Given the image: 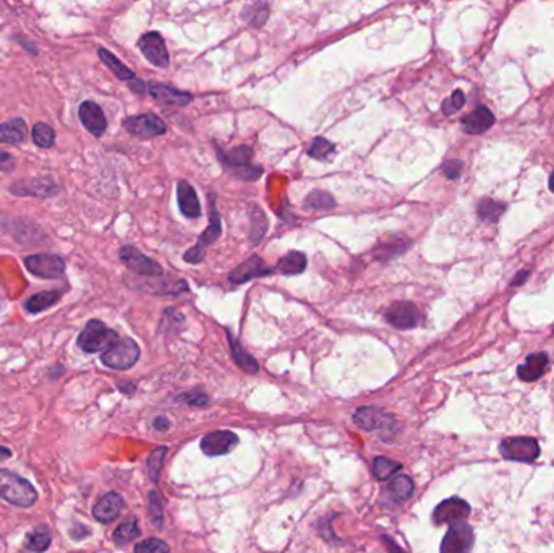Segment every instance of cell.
<instances>
[{"instance_id":"obj_1","label":"cell","mask_w":554,"mask_h":553,"mask_svg":"<svg viewBox=\"0 0 554 553\" xmlns=\"http://www.w3.org/2000/svg\"><path fill=\"white\" fill-rule=\"evenodd\" d=\"M217 154H219L222 166L235 179L255 182L263 175V168L253 164V149L250 146L240 144V146L232 148L230 151L226 153L221 148H217Z\"/></svg>"},{"instance_id":"obj_2","label":"cell","mask_w":554,"mask_h":553,"mask_svg":"<svg viewBox=\"0 0 554 553\" xmlns=\"http://www.w3.org/2000/svg\"><path fill=\"white\" fill-rule=\"evenodd\" d=\"M0 498L20 508H29L38 500V492L27 479L7 469H0Z\"/></svg>"},{"instance_id":"obj_3","label":"cell","mask_w":554,"mask_h":553,"mask_svg":"<svg viewBox=\"0 0 554 553\" xmlns=\"http://www.w3.org/2000/svg\"><path fill=\"white\" fill-rule=\"evenodd\" d=\"M120 339L118 334L113 329L107 328L101 320H90L86 323V327L80 333L76 344L81 350H85L88 354L95 353H106L107 349H111L117 341Z\"/></svg>"},{"instance_id":"obj_4","label":"cell","mask_w":554,"mask_h":553,"mask_svg":"<svg viewBox=\"0 0 554 553\" xmlns=\"http://www.w3.org/2000/svg\"><path fill=\"white\" fill-rule=\"evenodd\" d=\"M208 200H209V224L205 229L203 234L200 235L198 242H196L188 252H185L183 255V260L186 263H190V265H198V263L203 261V258L206 255V249H208L211 244H214L222 234V222H221V214L216 206V196L209 195Z\"/></svg>"},{"instance_id":"obj_5","label":"cell","mask_w":554,"mask_h":553,"mask_svg":"<svg viewBox=\"0 0 554 553\" xmlns=\"http://www.w3.org/2000/svg\"><path fill=\"white\" fill-rule=\"evenodd\" d=\"M139 359V348L130 338H120L111 349L102 353L101 362L109 369L128 370Z\"/></svg>"},{"instance_id":"obj_6","label":"cell","mask_w":554,"mask_h":553,"mask_svg":"<svg viewBox=\"0 0 554 553\" xmlns=\"http://www.w3.org/2000/svg\"><path fill=\"white\" fill-rule=\"evenodd\" d=\"M65 260L55 253H36L25 258V268L43 279H59L65 275Z\"/></svg>"},{"instance_id":"obj_7","label":"cell","mask_w":554,"mask_h":553,"mask_svg":"<svg viewBox=\"0 0 554 553\" xmlns=\"http://www.w3.org/2000/svg\"><path fill=\"white\" fill-rule=\"evenodd\" d=\"M118 257H120L123 265H125L132 273H134V275L149 276V278L164 276L162 266L154 260H151L149 257L143 255L137 247L123 245L120 252H118Z\"/></svg>"},{"instance_id":"obj_8","label":"cell","mask_w":554,"mask_h":553,"mask_svg":"<svg viewBox=\"0 0 554 553\" xmlns=\"http://www.w3.org/2000/svg\"><path fill=\"white\" fill-rule=\"evenodd\" d=\"M499 451L504 459L519 463H532L540 456V446L536 440L527 437L507 438L499 444Z\"/></svg>"},{"instance_id":"obj_9","label":"cell","mask_w":554,"mask_h":553,"mask_svg":"<svg viewBox=\"0 0 554 553\" xmlns=\"http://www.w3.org/2000/svg\"><path fill=\"white\" fill-rule=\"evenodd\" d=\"M123 127L130 135L139 138L160 137L167 132L164 121L156 114H139V116H130L123 121Z\"/></svg>"},{"instance_id":"obj_10","label":"cell","mask_w":554,"mask_h":553,"mask_svg":"<svg viewBox=\"0 0 554 553\" xmlns=\"http://www.w3.org/2000/svg\"><path fill=\"white\" fill-rule=\"evenodd\" d=\"M475 534L472 526L459 523L449 527L441 542V553H469L472 550Z\"/></svg>"},{"instance_id":"obj_11","label":"cell","mask_w":554,"mask_h":553,"mask_svg":"<svg viewBox=\"0 0 554 553\" xmlns=\"http://www.w3.org/2000/svg\"><path fill=\"white\" fill-rule=\"evenodd\" d=\"M10 193L17 196H33V198H49L60 192V187L50 177H36L20 180L8 189Z\"/></svg>"},{"instance_id":"obj_12","label":"cell","mask_w":554,"mask_h":553,"mask_svg":"<svg viewBox=\"0 0 554 553\" xmlns=\"http://www.w3.org/2000/svg\"><path fill=\"white\" fill-rule=\"evenodd\" d=\"M386 320L397 329H412L420 325L422 313L415 303L401 301L386 310Z\"/></svg>"},{"instance_id":"obj_13","label":"cell","mask_w":554,"mask_h":553,"mask_svg":"<svg viewBox=\"0 0 554 553\" xmlns=\"http://www.w3.org/2000/svg\"><path fill=\"white\" fill-rule=\"evenodd\" d=\"M470 514V505L462 498H448L439 503L433 511L434 524H459Z\"/></svg>"},{"instance_id":"obj_14","label":"cell","mask_w":554,"mask_h":553,"mask_svg":"<svg viewBox=\"0 0 554 553\" xmlns=\"http://www.w3.org/2000/svg\"><path fill=\"white\" fill-rule=\"evenodd\" d=\"M138 48L153 65L160 67V69H167L169 67L170 59L167 48H165L162 36L158 31H149V33L143 34L138 41Z\"/></svg>"},{"instance_id":"obj_15","label":"cell","mask_w":554,"mask_h":553,"mask_svg":"<svg viewBox=\"0 0 554 553\" xmlns=\"http://www.w3.org/2000/svg\"><path fill=\"white\" fill-rule=\"evenodd\" d=\"M354 422L360 428H363V430H368V432H373V430L394 432V427H396L394 417L386 414V412H382L380 409H376V407H360V409L355 412Z\"/></svg>"},{"instance_id":"obj_16","label":"cell","mask_w":554,"mask_h":553,"mask_svg":"<svg viewBox=\"0 0 554 553\" xmlns=\"http://www.w3.org/2000/svg\"><path fill=\"white\" fill-rule=\"evenodd\" d=\"M274 273V268L268 266L264 260H261L258 255H251L250 258H247L245 261L240 263L237 268L230 271L229 279L234 284H243L251 281V279L261 278V276H269Z\"/></svg>"},{"instance_id":"obj_17","label":"cell","mask_w":554,"mask_h":553,"mask_svg":"<svg viewBox=\"0 0 554 553\" xmlns=\"http://www.w3.org/2000/svg\"><path fill=\"white\" fill-rule=\"evenodd\" d=\"M78 116L83 127H85L91 135L95 137L104 135L107 128V118L99 104H96L95 101H83L80 104Z\"/></svg>"},{"instance_id":"obj_18","label":"cell","mask_w":554,"mask_h":553,"mask_svg":"<svg viewBox=\"0 0 554 553\" xmlns=\"http://www.w3.org/2000/svg\"><path fill=\"white\" fill-rule=\"evenodd\" d=\"M238 444V437L229 430H217L208 433L201 440V449L208 456H222L230 453Z\"/></svg>"},{"instance_id":"obj_19","label":"cell","mask_w":554,"mask_h":553,"mask_svg":"<svg viewBox=\"0 0 554 553\" xmlns=\"http://www.w3.org/2000/svg\"><path fill=\"white\" fill-rule=\"evenodd\" d=\"M123 508V498L122 495L117 492H109L96 501V505L92 506V516L96 521H99L102 524H109L112 521H116L120 514Z\"/></svg>"},{"instance_id":"obj_20","label":"cell","mask_w":554,"mask_h":553,"mask_svg":"<svg viewBox=\"0 0 554 553\" xmlns=\"http://www.w3.org/2000/svg\"><path fill=\"white\" fill-rule=\"evenodd\" d=\"M146 95L167 106H186L191 101V95L185 91L175 90L172 86L162 83H146Z\"/></svg>"},{"instance_id":"obj_21","label":"cell","mask_w":554,"mask_h":553,"mask_svg":"<svg viewBox=\"0 0 554 553\" xmlns=\"http://www.w3.org/2000/svg\"><path fill=\"white\" fill-rule=\"evenodd\" d=\"M177 201L179 208L182 211V214L188 219H196L201 216V205L196 195L195 189L186 182V180H180L177 184Z\"/></svg>"},{"instance_id":"obj_22","label":"cell","mask_w":554,"mask_h":553,"mask_svg":"<svg viewBox=\"0 0 554 553\" xmlns=\"http://www.w3.org/2000/svg\"><path fill=\"white\" fill-rule=\"evenodd\" d=\"M494 123L493 112L486 107H478L473 112H470L467 117L462 118V127L465 133L470 135H478L488 130V128Z\"/></svg>"},{"instance_id":"obj_23","label":"cell","mask_w":554,"mask_h":553,"mask_svg":"<svg viewBox=\"0 0 554 553\" xmlns=\"http://www.w3.org/2000/svg\"><path fill=\"white\" fill-rule=\"evenodd\" d=\"M408 245H410V242H408L407 239H403V237L391 235V237H386V239H382L380 244L373 249V255L376 257V260L387 261V260H391V258H394V257L401 255V253L406 252L408 249Z\"/></svg>"},{"instance_id":"obj_24","label":"cell","mask_w":554,"mask_h":553,"mask_svg":"<svg viewBox=\"0 0 554 553\" xmlns=\"http://www.w3.org/2000/svg\"><path fill=\"white\" fill-rule=\"evenodd\" d=\"M28 125L22 117H15L12 121L0 123V143L20 144L27 139Z\"/></svg>"},{"instance_id":"obj_25","label":"cell","mask_w":554,"mask_h":553,"mask_svg":"<svg viewBox=\"0 0 554 553\" xmlns=\"http://www.w3.org/2000/svg\"><path fill=\"white\" fill-rule=\"evenodd\" d=\"M548 367V355L545 353L532 354L530 357L525 360V364H522L517 370L519 378L524 381H535L545 374Z\"/></svg>"},{"instance_id":"obj_26","label":"cell","mask_w":554,"mask_h":553,"mask_svg":"<svg viewBox=\"0 0 554 553\" xmlns=\"http://www.w3.org/2000/svg\"><path fill=\"white\" fill-rule=\"evenodd\" d=\"M305 268H307V257H305V253L292 250L277 261L274 271L286 276H297L305 271Z\"/></svg>"},{"instance_id":"obj_27","label":"cell","mask_w":554,"mask_h":553,"mask_svg":"<svg viewBox=\"0 0 554 553\" xmlns=\"http://www.w3.org/2000/svg\"><path fill=\"white\" fill-rule=\"evenodd\" d=\"M227 334H229L230 353H232V357H234V360H235V364L240 367L242 370H245L247 374H256L258 369H260L256 359L242 348L240 341H238L234 334H232L230 332H227Z\"/></svg>"},{"instance_id":"obj_28","label":"cell","mask_w":554,"mask_h":553,"mask_svg":"<svg viewBox=\"0 0 554 553\" xmlns=\"http://www.w3.org/2000/svg\"><path fill=\"white\" fill-rule=\"evenodd\" d=\"M62 291H43L39 294H34L33 297H29L27 302H25V308L29 313H41L44 310H48L50 307L60 301Z\"/></svg>"},{"instance_id":"obj_29","label":"cell","mask_w":554,"mask_h":553,"mask_svg":"<svg viewBox=\"0 0 554 553\" xmlns=\"http://www.w3.org/2000/svg\"><path fill=\"white\" fill-rule=\"evenodd\" d=\"M97 55H99V59L104 62V64L107 65V69L111 70L118 80L128 81V83H130L132 80L137 78V76H134V71L128 69L127 65H123L122 60H118L117 57L113 55L112 53H109L107 49L99 48V49H97Z\"/></svg>"},{"instance_id":"obj_30","label":"cell","mask_w":554,"mask_h":553,"mask_svg":"<svg viewBox=\"0 0 554 553\" xmlns=\"http://www.w3.org/2000/svg\"><path fill=\"white\" fill-rule=\"evenodd\" d=\"M242 18L250 25V27L261 28L269 18V7L263 2L250 4L242 10Z\"/></svg>"},{"instance_id":"obj_31","label":"cell","mask_w":554,"mask_h":553,"mask_svg":"<svg viewBox=\"0 0 554 553\" xmlns=\"http://www.w3.org/2000/svg\"><path fill=\"white\" fill-rule=\"evenodd\" d=\"M387 493L396 501L408 500L413 493L412 479L407 477V475H396L389 482V485H387Z\"/></svg>"},{"instance_id":"obj_32","label":"cell","mask_w":554,"mask_h":553,"mask_svg":"<svg viewBox=\"0 0 554 553\" xmlns=\"http://www.w3.org/2000/svg\"><path fill=\"white\" fill-rule=\"evenodd\" d=\"M303 206L307 210L329 211L335 208V200L333 195L324 192V190H312L307 198H305Z\"/></svg>"},{"instance_id":"obj_33","label":"cell","mask_w":554,"mask_h":553,"mask_svg":"<svg viewBox=\"0 0 554 553\" xmlns=\"http://www.w3.org/2000/svg\"><path fill=\"white\" fill-rule=\"evenodd\" d=\"M50 542H53V535L48 531V527L41 526L38 529H34L33 532H29L27 537V549L29 552L34 553H43L50 547Z\"/></svg>"},{"instance_id":"obj_34","label":"cell","mask_w":554,"mask_h":553,"mask_svg":"<svg viewBox=\"0 0 554 553\" xmlns=\"http://www.w3.org/2000/svg\"><path fill=\"white\" fill-rule=\"evenodd\" d=\"M137 537H139V527L137 518H128L127 521H123V523L118 526L112 534V539L116 542V545H125L128 542L137 539Z\"/></svg>"},{"instance_id":"obj_35","label":"cell","mask_w":554,"mask_h":553,"mask_svg":"<svg viewBox=\"0 0 554 553\" xmlns=\"http://www.w3.org/2000/svg\"><path fill=\"white\" fill-rule=\"evenodd\" d=\"M250 219H251V227H250V240L253 244L260 242L264 234L268 231V218L266 214L263 213L261 208L258 206H253L250 210Z\"/></svg>"},{"instance_id":"obj_36","label":"cell","mask_w":554,"mask_h":553,"mask_svg":"<svg viewBox=\"0 0 554 553\" xmlns=\"http://www.w3.org/2000/svg\"><path fill=\"white\" fill-rule=\"evenodd\" d=\"M33 142L39 148H53L55 144V130L49 123L38 122L33 128Z\"/></svg>"},{"instance_id":"obj_37","label":"cell","mask_w":554,"mask_h":553,"mask_svg":"<svg viewBox=\"0 0 554 553\" xmlns=\"http://www.w3.org/2000/svg\"><path fill=\"white\" fill-rule=\"evenodd\" d=\"M183 325V317L179 310L167 308L159 322V333H177Z\"/></svg>"},{"instance_id":"obj_38","label":"cell","mask_w":554,"mask_h":553,"mask_svg":"<svg viewBox=\"0 0 554 553\" xmlns=\"http://www.w3.org/2000/svg\"><path fill=\"white\" fill-rule=\"evenodd\" d=\"M334 143H331L329 139H326L324 137H318L313 139L312 146L308 148V154L313 159H318V161H328V159L333 156L334 153Z\"/></svg>"},{"instance_id":"obj_39","label":"cell","mask_w":554,"mask_h":553,"mask_svg":"<svg viewBox=\"0 0 554 553\" xmlns=\"http://www.w3.org/2000/svg\"><path fill=\"white\" fill-rule=\"evenodd\" d=\"M401 469H402V464L391 461V459H387V458H376L375 464H373L375 475L380 480H387L391 477H396V474Z\"/></svg>"},{"instance_id":"obj_40","label":"cell","mask_w":554,"mask_h":553,"mask_svg":"<svg viewBox=\"0 0 554 553\" xmlns=\"http://www.w3.org/2000/svg\"><path fill=\"white\" fill-rule=\"evenodd\" d=\"M165 453H167V448L159 446V448L154 449V451L149 454V458H148V463H146L148 474H149V477H151V480H153L154 484L158 482V475L160 472V467H162V461H164V458H165Z\"/></svg>"},{"instance_id":"obj_41","label":"cell","mask_w":554,"mask_h":553,"mask_svg":"<svg viewBox=\"0 0 554 553\" xmlns=\"http://www.w3.org/2000/svg\"><path fill=\"white\" fill-rule=\"evenodd\" d=\"M502 211H504V206L496 203V201H491V200H483L478 205L480 218L483 221H488V222H494L499 218Z\"/></svg>"},{"instance_id":"obj_42","label":"cell","mask_w":554,"mask_h":553,"mask_svg":"<svg viewBox=\"0 0 554 553\" xmlns=\"http://www.w3.org/2000/svg\"><path fill=\"white\" fill-rule=\"evenodd\" d=\"M134 553H169V545L160 539H148L134 547Z\"/></svg>"},{"instance_id":"obj_43","label":"cell","mask_w":554,"mask_h":553,"mask_svg":"<svg viewBox=\"0 0 554 553\" xmlns=\"http://www.w3.org/2000/svg\"><path fill=\"white\" fill-rule=\"evenodd\" d=\"M179 402H185V404L188 406H195V407H203V406H208L209 404V397L205 395L203 391H188V392H183V395H180L177 397Z\"/></svg>"},{"instance_id":"obj_44","label":"cell","mask_w":554,"mask_h":553,"mask_svg":"<svg viewBox=\"0 0 554 553\" xmlns=\"http://www.w3.org/2000/svg\"><path fill=\"white\" fill-rule=\"evenodd\" d=\"M464 104H465L464 93L457 90L452 93V96L448 97V100L443 102V112L446 114V116H452V114H455L459 109H462Z\"/></svg>"},{"instance_id":"obj_45","label":"cell","mask_w":554,"mask_h":553,"mask_svg":"<svg viewBox=\"0 0 554 553\" xmlns=\"http://www.w3.org/2000/svg\"><path fill=\"white\" fill-rule=\"evenodd\" d=\"M149 513H151L153 523L160 527L162 524V505H160V497L156 490L149 493Z\"/></svg>"},{"instance_id":"obj_46","label":"cell","mask_w":554,"mask_h":553,"mask_svg":"<svg viewBox=\"0 0 554 553\" xmlns=\"http://www.w3.org/2000/svg\"><path fill=\"white\" fill-rule=\"evenodd\" d=\"M462 168H464L462 161H455L454 159V161H448L446 164H444L443 172L448 179L455 180V179H459L460 174H462Z\"/></svg>"},{"instance_id":"obj_47","label":"cell","mask_w":554,"mask_h":553,"mask_svg":"<svg viewBox=\"0 0 554 553\" xmlns=\"http://www.w3.org/2000/svg\"><path fill=\"white\" fill-rule=\"evenodd\" d=\"M15 166H17V161H15L12 154L0 149V170H2V172H12Z\"/></svg>"},{"instance_id":"obj_48","label":"cell","mask_w":554,"mask_h":553,"mask_svg":"<svg viewBox=\"0 0 554 553\" xmlns=\"http://www.w3.org/2000/svg\"><path fill=\"white\" fill-rule=\"evenodd\" d=\"M70 534H71V537H74V540H81V539H85L86 535H90L91 531L88 529V527L80 524V526L74 527V529L70 531Z\"/></svg>"},{"instance_id":"obj_49","label":"cell","mask_w":554,"mask_h":553,"mask_svg":"<svg viewBox=\"0 0 554 553\" xmlns=\"http://www.w3.org/2000/svg\"><path fill=\"white\" fill-rule=\"evenodd\" d=\"M130 88H132L133 93H138V95H144V93H146V83H144V81H141V80H138V78H134V80L130 81Z\"/></svg>"},{"instance_id":"obj_50","label":"cell","mask_w":554,"mask_h":553,"mask_svg":"<svg viewBox=\"0 0 554 553\" xmlns=\"http://www.w3.org/2000/svg\"><path fill=\"white\" fill-rule=\"evenodd\" d=\"M154 427L158 428V430H167L170 427V422L167 417H158L156 421H154Z\"/></svg>"},{"instance_id":"obj_51","label":"cell","mask_w":554,"mask_h":553,"mask_svg":"<svg viewBox=\"0 0 554 553\" xmlns=\"http://www.w3.org/2000/svg\"><path fill=\"white\" fill-rule=\"evenodd\" d=\"M382 542H385V545L387 547V550H389L391 553H403V552L396 545V542H392L387 535L382 537Z\"/></svg>"},{"instance_id":"obj_52","label":"cell","mask_w":554,"mask_h":553,"mask_svg":"<svg viewBox=\"0 0 554 553\" xmlns=\"http://www.w3.org/2000/svg\"><path fill=\"white\" fill-rule=\"evenodd\" d=\"M10 456H12V451H10L8 448L0 446V461H4V459H8Z\"/></svg>"},{"instance_id":"obj_53","label":"cell","mask_w":554,"mask_h":553,"mask_svg":"<svg viewBox=\"0 0 554 553\" xmlns=\"http://www.w3.org/2000/svg\"><path fill=\"white\" fill-rule=\"evenodd\" d=\"M527 278H528V271H522V275L519 278H515L514 281H512V286H519V284L524 282Z\"/></svg>"},{"instance_id":"obj_54","label":"cell","mask_w":554,"mask_h":553,"mask_svg":"<svg viewBox=\"0 0 554 553\" xmlns=\"http://www.w3.org/2000/svg\"><path fill=\"white\" fill-rule=\"evenodd\" d=\"M550 190L554 193V172L551 174V177H550Z\"/></svg>"}]
</instances>
